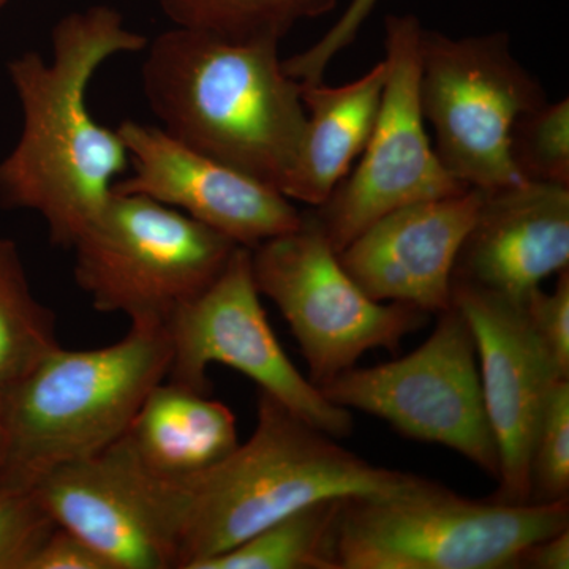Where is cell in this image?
<instances>
[{
    "label": "cell",
    "instance_id": "obj_1",
    "mask_svg": "<svg viewBox=\"0 0 569 569\" xmlns=\"http://www.w3.org/2000/svg\"><path fill=\"white\" fill-rule=\"evenodd\" d=\"M107 6L63 17L51 33V59L24 52L9 63L22 132L0 162V204L39 212L52 244L71 250L110 200L129 153L118 130L93 119L88 88L108 59L144 50Z\"/></svg>",
    "mask_w": 569,
    "mask_h": 569
},
{
    "label": "cell",
    "instance_id": "obj_2",
    "mask_svg": "<svg viewBox=\"0 0 569 569\" xmlns=\"http://www.w3.org/2000/svg\"><path fill=\"white\" fill-rule=\"evenodd\" d=\"M144 50L142 92L159 127L282 193L306 108L279 41H233L174 26Z\"/></svg>",
    "mask_w": 569,
    "mask_h": 569
},
{
    "label": "cell",
    "instance_id": "obj_3",
    "mask_svg": "<svg viewBox=\"0 0 569 569\" xmlns=\"http://www.w3.org/2000/svg\"><path fill=\"white\" fill-rule=\"evenodd\" d=\"M419 479L359 458L258 389L257 426L249 440L183 482L187 508L179 569H197L307 505L400 492Z\"/></svg>",
    "mask_w": 569,
    "mask_h": 569
},
{
    "label": "cell",
    "instance_id": "obj_4",
    "mask_svg": "<svg viewBox=\"0 0 569 569\" xmlns=\"http://www.w3.org/2000/svg\"><path fill=\"white\" fill-rule=\"evenodd\" d=\"M171 355L167 326L130 325L112 346H61L44 356L0 399L7 432L0 492L32 490L56 468L114 445L167 380Z\"/></svg>",
    "mask_w": 569,
    "mask_h": 569
},
{
    "label": "cell",
    "instance_id": "obj_5",
    "mask_svg": "<svg viewBox=\"0 0 569 569\" xmlns=\"http://www.w3.org/2000/svg\"><path fill=\"white\" fill-rule=\"evenodd\" d=\"M568 529L569 500H475L421 477L400 492L342 498L329 560L331 569H511Z\"/></svg>",
    "mask_w": 569,
    "mask_h": 569
},
{
    "label": "cell",
    "instance_id": "obj_6",
    "mask_svg": "<svg viewBox=\"0 0 569 569\" xmlns=\"http://www.w3.org/2000/svg\"><path fill=\"white\" fill-rule=\"evenodd\" d=\"M238 247L159 201L111 192L71 247L73 276L99 312L168 326L219 277Z\"/></svg>",
    "mask_w": 569,
    "mask_h": 569
},
{
    "label": "cell",
    "instance_id": "obj_7",
    "mask_svg": "<svg viewBox=\"0 0 569 569\" xmlns=\"http://www.w3.org/2000/svg\"><path fill=\"white\" fill-rule=\"evenodd\" d=\"M419 61L422 116L448 173L481 190L527 182L509 152L512 129L548 99L512 54L508 33L455 39L422 28Z\"/></svg>",
    "mask_w": 569,
    "mask_h": 569
},
{
    "label": "cell",
    "instance_id": "obj_8",
    "mask_svg": "<svg viewBox=\"0 0 569 569\" xmlns=\"http://www.w3.org/2000/svg\"><path fill=\"white\" fill-rule=\"evenodd\" d=\"M261 296L280 310L321 388L356 366L367 351L396 353L429 313L403 302H378L351 279L313 211L301 224L250 249Z\"/></svg>",
    "mask_w": 569,
    "mask_h": 569
},
{
    "label": "cell",
    "instance_id": "obj_9",
    "mask_svg": "<svg viewBox=\"0 0 569 569\" xmlns=\"http://www.w3.org/2000/svg\"><path fill=\"white\" fill-rule=\"evenodd\" d=\"M347 410L372 415L413 440L459 452L497 479L498 451L490 427L477 343L455 305L413 353L376 367H351L320 388Z\"/></svg>",
    "mask_w": 569,
    "mask_h": 569
},
{
    "label": "cell",
    "instance_id": "obj_10",
    "mask_svg": "<svg viewBox=\"0 0 569 569\" xmlns=\"http://www.w3.org/2000/svg\"><path fill=\"white\" fill-rule=\"evenodd\" d=\"M422 28L415 14L385 20L388 73L376 126L358 167L313 208L337 253L396 209L471 189L448 173L427 137L419 102Z\"/></svg>",
    "mask_w": 569,
    "mask_h": 569
},
{
    "label": "cell",
    "instance_id": "obj_11",
    "mask_svg": "<svg viewBox=\"0 0 569 569\" xmlns=\"http://www.w3.org/2000/svg\"><path fill=\"white\" fill-rule=\"evenodd\" d=\"M252 274V252L239 246L223 271L168 323L171 366L167 380L211 395L209 366L249 377L299 418L335 438L353 430L350 410L329 402L284 353L272 331Z\"/></svg>",
    "mask_w": 569,
    "mask_h": 569
},
{
    "label": "cell",
    "instance_id": "obj_12",
    "mask_svg": "<svg viewBox=\"0 0 569 569\" xmlns=\"http://www.w3.org/2000/svg\"><path fill=\"white\" fill-rule=\"evenodd\" d=\"M32 490L58 526L84 539L112 569H179L186 485L153 475L121 438L56 468Z\"/></svg>",
    "mask_w": 569,
    "mask_h": 569
},
{
    "label": "cell",
    "instance_id": "obj_13",
    "mask_svg": "<svg viewBox=\"0 0 569 569\" xmlns=\"http://www.w3.org/2000/svg\"><path fill=\"white\" fill-rule=\"evenodd\" d=\"M451 302L477 343L482 397L498 451L493 500L530 503V456L539 418L557 381L568 380L531 325L526 305L460 280Z\"/></svg>",
    "mask_w": 569,
    "mask_h": 569
},
{
    "label": "cell",
    "instance_id": "obj_14",
    "mask_svg": "<svg viewBox=\"0 0 569 569\" xmlns=\"http://www.w3.org/2000/svg\"><path fill=\"white\" fill-rule=\"evenodd\" d=\"M116 130L133 173L116 181L112 192L151 198L247 249L301 224L302 212L274 187L190 148L162 127L129 119Z\"/></svg>",
    "mask_w": 569,
    "mask_h": 569
},
{
    "label": "cell",
    "instance_id": "obj_15",
    "mask_svg": "<svg viewBox=\"0 0 569 569\" xmlns=\"http://www.w3.org/2000/svg\"><path fill=\"white\" fill-rule=\"evenodd\" d=\"M485 190L403 206L378 219L339 252L373 301L403 302L438 316L451 306L452 274Z\"/></svg>",
    "mask_w": 569,
    "mask_h": 569
},
{
    "label": "cell",
    "instance_id": "obj_16",
    "mask_svg": "<svg viewBox=\"0 0 569 569\" xmlns=\"http://www.w3.org/2000/svg\"><path fill=\"white\" fill-rule=\"evenodd\" d=\"M569 266V187L520 182L485 190L452 280L523 301Z\"/></svg>",
    "mask_w": 569,
    "mask_h": 569
},
{
    "label": "cell",
    "instance_id": "obj_17",
    "mask_svg": "<svg viewBox=\"0 0 569 569\" xmlns=\"http://www.w3.org/2000/svg\"><path fill=\"white\" fill-rule=\"evenodd\" d=\"M387 73V62L380 61L358 80L337 88L323 81L301 82L306 130L282 187L288 200L318 208L350 173L376 126Z\"/></svg>",
    "mask_w": 569,
    "mask_h": 569
},
{
    "label": "cell",
    "instance_id": "obj_18",
    "mask_svg": "<svg viewBox=\"0 0 569 569\" xmlns=\"http://www.w3.org/2000/svg\"><path fill=\"white\" fill-rule=\"evenodd\" d=\"M121 441L141 466L174 482L204 473L239 445L230 408L170 380L149 392Z\"/></svg>",
    "mask_w": 569,
    "mask_h": 569
},
{
    "label": "cell",
    "instance_id": "obj_19",
    "mask_svg": "<svg viewBox=\"0 0 569 569\" xmlns=\"http://www.w3.org/2000/svg\"><path fill=\"white\" fill-rule=\"evenodd\" d=\"M56 316L32 293L17 246L0 238V399L61 347Z\"/></svg>",
    "mask_w": 569,
    "mask_h": 569
},
{
    "label": "cell",
    "instance_id": "obj_20",
    "mask_svg": "<svg viewBox=\"0 0 569 569\" xmlns=\"http://www.w3.org/2000/svg\"><path fill=\"white\" fill-rule=\"evenodd\" d=\"M340 500L307 505L197 569H331L329 548Z\"/></svg>",
    "mask_w": 569,
    "mask_h": 569
},
{
    "label": "cell",
    "instance_id": "obj_21",
    "mask_svg": "<svg viewBox=\"0 0 569 569\" xmlns=\"http://www.w3.org/2000/svg\"><path fill=\"white\" fill-rule=\"evenodd\" d=\"M339 0H160L178 28L233 41H280L298 22L323 17Z\"/></svg>",
    "mask_w": 569,
    "mask_h": 569
},
{
    "label": "cell",
    "instance_id": "obj_22",
    "mask_svg": "<svg viewBox=\"0 0 569 569\" xmlns=\"http://www.w3.org/2000/svg\"><path fill=\"white\" fill-rule=\"evenodd\" d=\"M511 160L523 181L569 187V102L542 103L520 116Z\"/></svg>",
    "mask_w": 569,
    "mask_h": 569
},
{
    "label": "cell",
    "instance_id": "obj_23",
    "mask_svg": "<svg viewBox=\"0 0 569 569\" xmlns=\"http://www.w3.org/2000/svg\"><path fill=\"white\" fill-rule=\"evenodd\" d=\"M569 500V378L557 381L542 410L530 456V503Z\"/></svg>",
    "mask_w": 569,
    "mask_h": 569
},
{
    "label": "cell",
    "instance_id": "obj_24",
    "mask_svg": "<svg viewBox=\"0 0 569 569\" xmlns=\"http://www.w3.org/2000/svg\"><path fill=\"white\" fill-rule=\"evenodd\" d=\"M58 523L33 490L0 492V569H26Z\"/></svg>",
    "mask_w": 569,
    "mask_h": 569
},
{
    "label": "cell",
    "instance_id": "obj_25",
    "mask_svg": "<svg viewBox=\"0 0 569 569\" xmlns=\"http://www.w3.org/2000/svg\"><path fill=\"white\" fill-rule=\"evenodd\" d=\"M378 3L380 0H351L342 17L316 44L283 61L284 71L305 84L323 81L329 63L353 43Z\"/></svg>",
    "mask_w": 569,
    "mask_h": 569
},
{
    "label": "cell",
    "instance_id": "obj_26",
    "mask_svg": "<svg viewBox=\"0 0 569 569\" xmlns=\"http://www.w3.org/2000/svg\"><path fill=\"white\" fill-rule=\"evenodd\" d=\"M527 313L535 331L563 376L569 377V271L559 274L552 293L541 288L531 291L526 299Z\"/></svg>",
    "mask_w": 569,
    "mask_h": 569
},
{
    "label": "cell",
    "instance_id": "obj_27",
    "mask_svg": "<svg viewBox=\"0 0 569 569\" xmlns=\"http://www.w3.org/2000/svg\"><path fill=\"white\" fill-rule=\"evenodd\" d=\"M26 569H112L110 561L73 531L56 526Z\"/></svg>",
    "mask_w": 569,
    "mask_h": 569
},
{
    "label": "cell",
    "instance_id": "obj_28",
    "mask_svg": "<svg viewBox=\"0 0 569 569\" xmlns=\"http://www.w3.org/2000/svg\"><path fill=\"white\" fill-rule=\"evenodd\" d=\"M519 568L568 569L569 529L531 545L520 557Z\"/></svg>",
    "mask_w": 569,
    "mask_h": 569
},
{
    "label": "cell",
    "instance_id": "obj_29",
    "mask_svg": "<svg viewBox=\"0 0 569 569\" xmlns=\"http://www.w3.org/2000/svg\"><path fill=\"white\" fill-rule=\"evenodd\" d=\"M7 458V432L3 427L2 418H0V473H2L3 463Z\"/></svg>",
    "mask_w": 569,
    "mask_h": 569
},
{
    "label": "cell",
    "instance_id": "obj_30",
    "mask_svg": "<svg viewBox=\"0 0 569 569\" xmlns=\"http://www.w3.org/2000/svg\"><path fill=\"white\" fill-rule=\"evenodd\" d=\"M6 2H7V0H0V7H2L3 3H6Z\"/></svg>",
    "mask_w": 569,
    "mask_h": 569
}]
</instances>
